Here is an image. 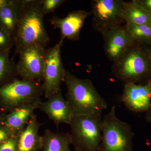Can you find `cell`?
I'll return each mask as SVG.
<instances>
[{
    "instance_id": "obj_29",
    "label": "cell",
    "mask_w": 151,
    "mask_h": 151,
    "mask_svg": "<svg viewBox=\"0 0 151 151\" xmlns=\"http://www.w3.org/2000/svg\"><path fill=\"white\" fill-rule=\"evenodd\" d=\"M147 52L148 54L149 58L151 63V48L148 49Z\"/></svg>"
},
{
    "instance_id": "obj_26",
    "label": "cell",
    "mask_w": 151,
    "mask_h": 151,
    "mask_svg": "<svg viewBox=\"0 0 151 151\" xmlns=\"http://www.w3.org/2000/svg\"><path fill=\"white\" fill-rule=\"evenodd\" d=\"M14 0H0V9L11 4Z\"/></svg>"
},
{
    "instance_id": "obj_25",
    "label": "cell",
    "mask_w": 151,
    "mask_h": 151,
    "mask_svg": "<svg viewBox=\"0 0 151 151\" xmlns=\"http://www.w3.org/2000/svg\"><path fill=\"white\" fill-rule=\"evenodd\" d=\"M136 4L151 14V0H134Z\"/></svg>"
},
{
    "instance_id": "obj_18",
    "label": "cell",
    "mask_w": 151,
    "mask_h": 151,
    "mask_svg": "<svg viewBox=\"0 0 151 151\" xmlns=\"http://www.w3.org/2000/svg\"><path fill=\"white\" fill-rule=\"evenodd\" d=\"M122 17L127 24L151 25V14L134 1L123 2Z\"/></svg>"
},
{
    "instance_id": "obj_6",
    "label": "cell",
    "mask_w": 151,
    "mask_h": 151,
    "mask_svg": "<svg viewBox=\"0 0 151 151\" xmlns=\"http://www.w3.org/2000/svg\"><path fill=\"white\" fill-rule=\"evenodd\" d=\"M61 46L58 43L45 50L42 86L46 99L61 91L65 71L61 59Z\"/></svg>"
},
{
    "instance_id": "obj_9",
    "label": "cell",
    "mask_w": 151,
    "mask_h": 151,
    "mask_svg": "<svg viewBox=\"0 0 151 151\" xmlns=\"http://www.w3.org/2000/svg\"><path fill=\"white\" fill-rule=\"evenodd\" d=\"M123 2L119 0H96L93 2L94 25L103 34L120 26L123 21Z\"/></svg>"
},
{
    "instance_id": "obj_21",
    "label": "cell",
    "mask_w": 151,
    "mask_h": 151,
    "mask_svg": "<svg viewBox=\"0 0 151 151\" xmlns=\"http://www.w3.org/2000/svg\"><path fill=\"white\" fill-rule=\"evenodd\" d=\"M14 45V38L0 28V52L9 53Z\"/></svg>"
},
{
    "instance_id": "obj_10",
    "label": "cell",
    "mask_w": 151,
    "mask_h": 151,
    "mask_svg": "<svg viewBox=\"0 0 151 151\" xmlns=\"http://www.w3.org/2000/svg\"><path fill=\"white\" fill-rule=\"evenodd\" d=\"M121 100L132 112L140 113L148 111L151 107V78L144 84L125 83Z\"/></svg>"
},
{
    "instance_id": "obj_2",
    "label": "cell",
    "mask_w": 151,
    "mask_h": 151,
    "mask_svg": "<svg viewBox=\"0 0 151 151\" xmlns=\"http://www.w3.org/2000/svg\"><path fill=\"white\" fill-rule=\"evenodd\" d=\"M63 82L66 85V100L73 116L102 114L108 104L99 94L92 81L81 79L65 70Z\"/></svg>"
},
{
    "instance_id": "obj_12",
    "label": "cell",
    "mask_w": 151,
    "mask_h": 151,
    "mask_svg": "<svg viewBox=\"0 0 151 151\" xmlns=\"http://www.w3.org/2000/svg\"><path fill=\"white\" fill-rule=\"evenodd\" d=\"M45 102L40 103V109L54 122L56 126L59 124H70L73 116L69 103L63 96L61 91L47 98Z\"/></svg>"
},
{
    "instance_id": "obj_1",
    "label": "cell",
    "mask_w": 151,
    "mask_h": 151,
    "mask_svg": "<svg viewBox=\"0 0 151 151\" xmlns=\"http://www.w3.org/2000/svg\"><path fill=\"white\" fill-rule=\"evenodd\" d=\"M40 0H23V6L14 35V56L22 49L40 45L46 47L50 40L45 26Z\"/></svg>"
},
{
    "instance_id": "obj_3",
    "label": "cell",
    "mask_w": 151,
    "mask_h": 151,
    "mask_svg": "<svg viewBox=\"0 0 151 151\" xmlns=\"http://www.w3.org/2000/svg\"><path fill=\"white\" fill-rule=\"evenodd\" d=\"M41 81L16 77L0 86V111L6 114L22 105L42 101Z\"/></svg>"
},
{
    "instance_id": "obj_4",
    "label": "cell",
    "mask_w": 151,
    "mask_h": 151,
    "mask_svg": "<svg viewBox=\"0 0 151 151\" xmlns=\"http://www.w3.org/2000/svg\"><path fill=\"white\" fill-rule=\"evenodd\" d=\"M116 110L113 106L103 117L102 139L98 151H133L134 133L129 123L118 118Z\"/></svg>"
},
{
    "instance_id": "obj_11",
    "label": "cell",
    "mask_w": 151,
    "mask_h": 151,
    "mask_svg": "<svg viewBox=\"0 0 151 151\" xmlns=\"http://www.w3.org/2000/svg\"><path fill=\"white\" fill-rule=\"evenodd\" d=\"M90 14L83 10L75 11L63 18L55 16L49 20L54 29H58L60 31L61 38L59 43L60 45H62L66 39L78 40L85 20Z\"/></svg>"
},
{
    "instance_id": "obj_7",
    "label": "cell",
    "mask_w": 151,
    "mask_h": 151,
    "mask_svg": "<svg viewBox=\"0 0 151 151\" xmlns=\"http://www.w3.org/2000/svg\"><path fill=\"white\" fill-rule=\"evenodd\" d=\"M45 47L35 45L22 49L19 52L16 64L18 76L22 79L42 81Z\"/></svg>"
},
{
    "instance_id": "obj_28",
    "label": "cell",
    "mask_w": 151,
    "mask_h": 151,
    "mask_svg": "<svg viewBox=\"0 0 151 151\" xmlns=\"http://www.w3.org/2000/svg\"><path fill=\"white\" fill-rule=\"evenodd\" d=\"M5 117V114L2 113L0 114V124H2Z\"/></svg>"
},
{
    "instance_id": "obj_16",
    "label": "cell",
    "mask_w": 151,
    "mask_h": 151,
    "mask_svg": "<svg viewBox=\"0 0 151 151\" xmlns=\"http://www.w3.org/2000/svg\"><path fill=\"white\" fill-rule=\"evenodd\" d=\"M23 6V0H14L0 9V28L14 38Z\"/></svg>"
},
{
    "instance_id": "obj_22",
    "label": "cell",
    "mask_w": 151,
    "mask_h": 151,
    "mask_svg": "<svg viewBox=\"0 0 151 151\" xmlns=\"http://www.w3.org/2000/svg\"><path fill=\"white\" fill-rule=\"evenodd\" d=\"M65 1L63 0H40L42 14L45 16L52 12Z\"/></svg>"
},
{
    "instance_id": "obj_15",
    "label": "cell",
    "mask_w": 151,
    "mask_h": 151,
    "mask_svg": "<svg viewBox=\"0 0 151 151\" xmlns=\"http://www.w3.org/2000/svg\"><path fill=\"white\" fill-rule=\"evenodd\" d=\"M41 102L22 105L6 113L2 124L7 127L14 134H18L24 129L34 114L35 111L38 109Z\"/></svg>"
},
{
    "instance_id": "obj_5",
    "label": "cell",
    "mask_w": 151,
    "mask_h": 151,
    "mask_svg": "<svg viewBox=\"0 0 151 151\" xmlns=\"http://www.w3.org/2000/svg\"><path fill=\"white\" fill-rule=\"evenodd\" d=\"M102 114L73 117L69 125L76 150L98 151L102 139Z\"/></svg>"
},
{
    "instance_id": "obj_27",
    "label": "cell",
    "mask_w": 151,
    "mask_h": 151,
    "mask_svg": "<svg viewBox=\"0 0 151 151\" xmlns=\"http://www.w3.org/2000/svg\"><path fill=\"white\" fill-rule=\"evenodd\" d=\"M145 120L146 122L151 124V107L148 111L146 112Z\"/></svg>"
},
{
    "instance_id": "obj_8",
    "label": "cell",
    "mask_w": 151,
    "mask_h": 151,
    "mask_svg": "<svg viewBox=\"0 0 151 151\" xmlns=\"http://www.w3.org/2000/svg\"><path fill=\"white\" fill-rule=\"evenodd\" d=\"M151 64L148 56L139 50H132L123 56L116 75L125 83H136L150 73Z\"/></svg>"
},
{
    "instance_id": "obj_24",
    "label": "cell",
    "mask_w": 151,
    "mask_h": 151,
    "mask_svg": "<svg viewBox=\"0 0 151 151\" xmlns=\"http://www.w3.org/2000/svg\"><path fill=\"white\" fill-rule=\"evenodd\" d=\"M15 135H16L14 134L7 127L3 124H0V145Z\"/></svg>"
},
{
    "instance_id": "obj_19",
    "label": "cell",
    "mask_w": 151,
    "mask_h": 151,
    "mask_svg": "<svg viewBox=\"0 0 151 151\" xmlns=\"http://www.w3.org/2000/svg\"><path fill=\"white\" fill-rule=\"evenodd\" d=\"M17 76L16 64L10 58L9 53L0 52V86Z\"/></svg>"
},
{
    "instance_id": "obj_23",
    "label": "cell",
    "mask_w": 151,
    "mask_h": 151,
    "mask_svg": "<svg viewBox=\"0 0 151 151\" xmlns=\"http://www.w3.org/2000/svg\"><path fill=\"white\" fill-rule=\"evenodd\" d=\"M17 134L0 145V151H17Z\"/></svg>"
},
{
    "instance_id": "obj_14",
    "label": "cell",
    "mask_w": 151,
    "mask_h": 151,
    "mask_svg": "<svg viewBox=\"0 0 151 151\" xmlns=\"http://www.w3.org/2000/svg\"><path fill=\"white\" fill-rule=\"evenodd\" d=\"M41 127L35 114L24 129L17 134V151H39L42 148V138L39 134Z\"/></svg>"
},
{
    "instance_id": "obj_17",
    "label": "cell",
    "mask_w": 151,
    "mask_h": 151,
    "mask_svg": "<svg viewBox=\"0 0 151 151\" xmlns=\"http://www.w3.org/2000/svg\"><path fill=\"white\" fill-rule=\"evenodd\" d=\"M42 138L43 151H71L70 146L72 144L70 134L45 131Z\"/></svg>"
},
{
    "instance_id": "obj_13",
    "label": "cell",
    "mask_w": 151,
    "mask_h": 151,
    "mask_svg": "<svg viewBox=\"0 0 151 151\" xmlns=\"http://www.w3.org/2000/svg\"><path fill=\"white\" fill-rule=\"evenodd\" d=\"M103 35L107 55L110 59L115 61L121 59L134 42L125 27H122L114 28Z\"/></svg>"
},
{
    "instance_id": "obj_20",
    "label": "cell",
    "mask_w": 151,
    "mask_h": 151,
    "mask_svg": "<svg viewBox=\"0 0 151 151\" xmlns=\"http://www.w3.org/2000/svg\"><path fill=\"white\" fill-rule=\"evenodd\" d=\"M125 28L131 39L151 44V25L127 24Z\"/></svg>"
},
{
    "instance_id": "obj_30",
    "label": "cell",
    "mask_w": 151,
    "mask_h": 151,
    "mask_svg": "<svg viewBox=\"0 0 151 151\" xmlns=\"http://www.w3.org/2000/svg\"><path fill=\"white\" fill-rule=\"evenodd\" d=\"M78 151L76 150V151Z\"/></svg>"
}]
</instances>
